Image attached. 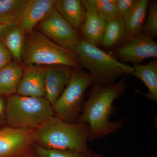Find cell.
Masks as SVG:
<instances>
[{
	"label": "cell",
	"mask_w": 157,
	"mask_h": 157,
	"mask_svg": "<svg viewBox=\"0 0 157 157\" xmlns=\"http://www.w3.org/2000/svg\"><path fill=\"white\" fill-rule=\"evenodd\" d=\"M125 88L124 79L109 85H93L77 121L88 125L89 141L114 133L123 127L124 120L112 122L110 117L113 113V102L124 94Z\"/></svg>",
	"instance_id": "cell-1"
},
{
	"label": "cell",
	"mask_w": 157,
	"mask_h": 157,
	"mask_svg": "<svg viewBox=\"0 0 157 157\" xmlns=\"http://www.w3.org/2000/svg\"><path fill=\"white\" fill-rule=\"evenodd\" d=\"M87 124L69 123L53 117L36 130L35 143L44 148L84 152L90 150Z\"/></svg>",
	"instance_id": "cell-2"
},
{
	"label": "cell",
	"mask_w": 157,
	"mask_h": 157,
	"mask_svg": "<svg viewBox=\"0 0 157 157\" xmlns=\"http://www.w3.org/2000/svg\"><path fill=\"white\" fill-rule=\"evenodd\" d=\"M82 66L88 70L93 85L113 84L122 76L133 75V67L81 38L74 50Z\"/></svg>",
	"instance_id": "cell-3"
},
{
	"label": "cell",
	"mask_w": 157,
	"mask_h": 157,
	"mask_svg": "<svg viewBox=\"0 0 157 157\" xmlns=\"http://www.w3.org/2000/svg\"><path fill=\"white\" fill-rule=\"evenodd\" d=\"M22 58L25 66H63L79 69L81 64L76 53L62 47L42 33L33 31L25 38Z\"/></svg>",
	"instance_id": "cell-4"
},
{
	"label": "cell",
	"mask_w": 157,
	"mask_h": 157,
	"mask_svg": "<svg viewBox=\"0 0 157 157\" xmlns=\"http://www.w3.org/2000/svg\"><path fill=\"white\" fill-rule=\"evenodd\" d=\"M8 126L35 130L55 116L53 107L45 98L14 94L9 96L6 105Z\"/></svg>",
	"instance_id": "cell-5"
},
{
	"label": "cell",
	"mask_w": 157,
	"mask_h": 157,
	"mask_svg": "<svg viewBox=\"0 0 157 157\" xmlns=\"http://www.w3.org/2000/svg\"><path fill=\"white\" fill-rule=\"evenodd\" d=\"M92 77L80 69H73L69 82L52 106L55 116L69 123L78 121L83 105L85 93L93 84Z\"/></svg>",
	"instance_id": "cell-6"
},
{
	"label": "cell",
	"mask_w": 157,
	"mask_h": 157,
	"mask_svg": "<svg viewBox=\"0 0 157 157\" xmlns=\"http://www.w3.org/2000/svg\"><path fill=\"white\" fill-rule=\"evenodd\" d=\"M43 35L64 48L74 51L80 40L77 30L53 7L39 24Z\"/></svg>",
	"instance_id": "cell-7"
},
{
	"label": "cell",
	"mask_w": 157,
	"mask_h": 157,
	"mask_svg": "<svg viewBox=\"0 0 157 157\" xmlns=\"http://www.w3.org/2000/svg\"><path fill=\"white\" fill-rule=\"evenodd\" d=\"M36 130L0 129V157H22L29 152L35 143Z\"/></svg>",
	"instance_id": "cell-8"
},
{
	"label": "cell",
	"mask_w": 157,
	"mask_h": 157,
	"mask_svg": "<svg viewBox=\"0 0 157 157\" xmlns=\"http://www.w3.org/2000/svg\"><path fill=\"white\" fill-rule=\"evenodd\" d=\"M114 52L123 63H140L146 59L157 58V43L141 33L124 41L115 48Z\"/></svg>",
	"instance_id": "cell-9"
},
{
	"label": "cell",
	"mask_w": 157,
	"mask_h": 157,
	"mask_svg": "<svg viewBox=\"0 0 157 157\" xmlns=\"http://www.w3.org/2000/svg\"><path fill=\"white\" fill-rule=\"evenodd\" d=\"M72 73L70 68L53 66L44 69L45 98L53 106L67 86Z\"/></svg>",
	"instance_id": "cell-10"
},
{
	"label": "cell",
	"mask_w": 157,
	"mask_h": 157,
	"mask_svg": "<svg viewBox=\"0 0 157 157\" xmlns=\"http://www.w3.org/2000/svg\"><path fill=\"white\" fill-rule=\"evenodd\" d=\"M81 2L86 11L84 21L81 27L83 39L98 47L101 44L106 22L97 14L93 0Z\"/></svg>",
	"instance_id": "cell-11"
},
{
	"label": "cell",
	"mask_w": 157,
	"mask_h": 157,
	"mask_svg": "<svg viewBox=\"0 0 157 157\" xmlns=\"http://www.w3.org/2000/svg\"><path fill=\"white\" fill-rule=\"evenodd\" d=\"M54 0H27L23 11L19 25L25 33L33 31L54 7Z\"/></svg>",
	"instance_id": "cell-12"
},
{
	"label": "cell",
	"mask_w": 157,
	"mask_h": 157,
	"mask_svg": "<svg viewBox=\"0 0 157 157\" xmlns=\"http://www.w3.org/2000/svg\"><path fill=\"white\" fill-rule=\"evenodd\" d=\"M25 71L17 90L19 95L44 98L45 86L44 69L29 66Z\"/></svg>",
	"instance_id": "cell-13"
},
{
	"label": "cell",
	"mask_w": 157,
	"mask_h": 157,
	"mask_svg": "<svg viewBox=\"0 0 157 157\" xmlns=\"http://www.w3.org/2000/svg\"><path fill=\"white\" fill-rule=\"evenodd\" d=\"M149 4L147 0H137L133 9L124 17L125 41L142 33Z\"/></svg>",
	"instance_id": "cell-14"
},
{
	"label": "cell",
	"mask_w": 157,
	"mask_h": 157,
	"mask_svg": "<svg viewBox=\"0 0 157 157\" xmlns=\"http://www.w3.org/2000/svg\"><path fill=\"white\" fill-rule=\"evenodd\" d=\"M54 7L76 29L81 28L85 17V9L79 0H56Z\"/></svg>",
	"instance_id": "cell-15"
},
{
	"label": "cell",
	"mask_w": 157,
	"mask_h": 157,
	"mask_svg": "<svg viewBox=\"0 0 157 157\" xmlns=\"http://www.w3.org/2000/svg\"><path fill=\"white\" fill-rule=\"evenodd\" d=\"M133 75L145 85L148 92L144 95L150 100L157 101V59H153L146 64H135L133 67Z\"/></svg>",
	"instance_id": "cell-16"
},
{
	"label": "cell",
	"mask_w": 157,
	"mask_h": 157,
	"mask_svg": "<svg viewBox=\"0 0 157 157\" xmlns=\"http://www.w3.org/2000/svg\"><path fill=\"white\" fill-rule=\"evenodd\" d=\"M23 73L22 67L14 63L0 69V95L10 96L17 92Z\"/></svg>",
	"instance_id": "cell-17"
},
{
	"label": "cell",
	"mask_w": 157,
	"mask_h": 157,
	"mask_svg": "<svg viewBox=\"0 0 157 157\" xmlns=\"http://www.w3.org/2000/svg\"><path fill=\"white\" fill-rule=\"evenodd\" d=\"M124 41V18L118 17L106 22L101 45L107 48H116Z\"/></svg>",
	"instance_id": "cell-18"
},
{
	"label": "cell",
	"mask_w": 157,
	"mask_h": 157,
	"mask_svg": "<svg viewBox=\"0 0 157 157\" xmlns=\"http://www.w3.org/2000/svg\"><path fill=\"white\" fill-rule=\"evenodd\" d=\"M24 32L19 25L13 26L2 36V41L11 52L12 56L17 60L22 58L25 46Z\"/></svg>",
	"instance_id": "cell-19"
},
{
	"label": "cell",
	"mask_w": 157,
	"mask_h": 157,
	"mask_svg": "<svg viewBox=\"0 0 157 157\" xmlns=\"http://www.w3.org/2000/svg\"><path fill=\"white\" fill-rule=\"evenodd\" d=\"M27 0H0V24H18Z\"/></svg>",
	"instance_id": "cell-20"
},
{
	"label": "cell",
	"mask_w": 157,
	"mask_h": 157,
	"mask_svg": "<svg viewBox=\"0 0 157 157\" xmlns=\"http://www.w3.org/2000/svg\"><path fill=\"white\" fill-rule=\"evenodd\" d=\"M33 147L38 157H93V153L90 150L84 152L58 150L44 148L35 143Z\"/></svg>",
	"instance_id": "cell-21"
},
{
	"label": "cell",
	"mask_w": 157,
	"mask_h": 157,
	"mask_svg": "<svg viewBox=\"0 0 157 157\" xmlns=\"http://www.w3.org/2000/svg\"><path fill=\"white\" fill-rule=\"evenodd\" d=\"M97 14L106 22L118 17L116 0H93Z\"/></svg>",
	"instance_id": "cell-22"
},
{
	"label": "cell",
	"mask_w": 157,
	"mask_h": 157,
	"mask_svg": "<svg viewBox=\"0 0 157 157\" xmlns=\"http://www.w3.org/2000/svg\"><path fill=\"white\" fill-rule=\"evenodd\" d=\"M142 33L152 39L157 36V2H151L149 4L146 18Z\"/></svg>",
	"instance_id": "cell-23"
},
{
	"label": "cell",
	"mask_w": 157,
	"mask_h": 157,
	"mask_svg": "<svg viewBox=\"0 0 157 157\" xmlns=\"http://www.w3.org/2000/svg\"><path fill=\"white\" fill-rule=\"evenodd\" d=\"M137 0H116L117 9L119 17L124 18L132 10Z\"/></svg>",
	"instance_id": "cell-24"
},
{
	"label": "cell",
	"mask_w": 157,
	"mask_h": 157,
	"mask_svg": "<svg viewBox=\"0 0 157 157\" xmlns=\"http://www.w3.org/2000/svg\"><path fill=\"white\" fill-rule=\"evenodd\" d=\"M12 57L4 42L0 40V69L11 63Z\"/></svg>",
	"instance_id": "cell-25"
},
{
	"label": "cell",
	"mask_w": 157,
	"mask_h": 157,
	"mask_svg": "<svg viewBox=\"0 0 157 157\" xmlns=\"http://www.w3.org/2000/svg\"><path fill=\"white\" fill-rule=\"evenodd\" d=\"M12 26H13L0 24V37L2 36Z\"/></svg>",
	"instance_id": "cell-26"
},
{
	"label": "cell",
	"mask_w": 157,
	"mask_h": 157,
	"mask_svg": "<svg viewBox=\"0 0 157 157\" xmlns=\"http://www.w3.org/2000/svg\"><path fill=\"white\" fill-rule=\"evenodd\" d=\"M6 105L4 99L0 98V116L2 115V113L5 107H6Z\"/></svg>",
	"instance_id": "cell-27"
},
{
	"label": "cell",
	"mask_w": 157,
	"mask_h": 157,
	"mask_svg": "<svg viewBox=\"0 0 157 157\" xmlns=\"http://www.w3.org/2000/svg\"><path fill=\"white\" fill-rule=\"evenodd\" d=\"M22 157H38L35 154V153H33L30 152H29L28 153L24 155Z\"/></svg>",
	"instance_id": "cell-28"
},
{
	"label": "cell",
	"mask_w": 157,
	"mask_h": 157,
	"mask_svg": "<svg viewBox=\"0 0 157 157\" xmlns=\"http://www.w3.org/2000/svg\"><path fill=\"white\" fill-rule=\"evenodd\" d=\"M93 157H104L103 155L98 153H93Z\"/></svg>",
	"instance_id": "cell-29"
}]
</instances>
